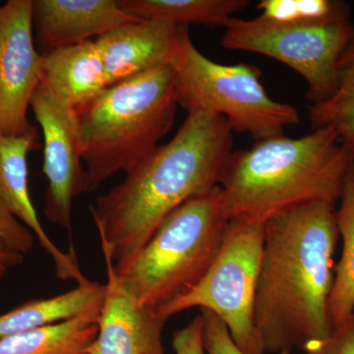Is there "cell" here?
Listing matches in <instances>:
<instances>
[{"instance_id":"20","label":"cell","mask_w":354,"mask_h":354,"mask_svg":"<svg viewBox=\"0 0 354 354\" xmlns=\"http://www.w3.org/2000/svg\"><path fill=\"white\" fill-rule=\"evenodd\" d=\"M339 81L335 94L323 104L309 108L313 130L329 127L342 143L354 148V32L339 60Z\"/></svg>"},{"instance_id":"28","label":"cell","mask_w":354,"mask_h":354,"mask_svg":"<svg viewBox=\"0 0 354 354\" xmlns=\"http://www.w3.org/2000/svg\"><path fill=\"white\" fill-rule=\"evenodd\" d=\"M353 314H354V312H353Z\"/></svg>"},{"instance_id":"23","label":"cell","mask_w":354,"mask_h":354,"mask_svg":"<svg viewBox=\"0 0 354 354\" xmlns=\"http://www.w3.org/2000/svg\"><path fill=\"white\" fill-rule=\"evenodd\" d=\"M304 351L306 354H354V314L335 326L325 339L309 342Z\"/></svg>"},{"instance_id":"25","label":"cell","mask_w":354,"mask_h":354,"mask_svg":"<svg viewBox=\"0 0 354 354\" xmlns=\"http://www.w3.org/2000/svg\"><path fill=\"white\" fill-rule=\"evenodd\" d=\"M172 348L176 354H206L203 339L201 314L195 317L183 329L174 332Z\"/></svg>"},{"instance_id":"19","label":"cell","mask_w":354,"mask_h":354,"mask_svg":"<svg viewBox=\"0 0 354 354\" xmlns=\"http://www.w3.org/2000/svg\"><path fill=\"white\" fill-rule=\"evenodd\" d=\"M339 204L335 216L342 248L329 298L333 329L354 312V164L346 176Z\"/></svg>"},{"instance_id":"24","label":"cell","mask_w":354,"mask_h":354,"mask_svg":"<svg viewBox=\"0 0 354 354\" xmlns=\"http://www.w3.org/2000/svg\"><path fill=\"white\" fill-rule=\"evenodd\" d=\"M0 237L13 250L23 255L32 250L34 234L17 218H14L0 202Z\"/></svg>"},{"instance_id":"6","label":"cell","mask_w":354,"mask_h":354,"mask_svg":"<svg viewBox=\"0 0 354 354\" xmlns=\"http://www.w3.org/2000/svg\"><path fill=\"white\" fill-rule=\"evenodd\" d=\"M169 64L176 78L177 104L188 113L221 116L232 131L246 133L255 141L285 134L286 127L300 122L295 106L268 95L257 67L213 62L194 46L188 27H178Z\"/></svg>"},{"instance_id":"5","label":"cell","mask_w":354,"mask_h":354,"mask_svg":"<svg viewBox=\"0 0 354 354\" xmlns=\"http://www.w3.org/2000/svg\"><path fill=\"white\" fill-rule=\"evenodd\" d=\"M230 218L220 186L187 200L118 272L140 304L158 310L189 293L220 252Z\"/></svg>"},{"instance_id":"13","label":"cell","mask_w":354,"mask_h":354,"mask_svg":"<svg viewBox=\"0 0 354 354\" xmlns=\"http://www.w3.org/2000/svg\"><path fill=\"white\" fill-rule=\"evenodd\" d=\"M38 134L0 136V202L7 211L31 230L39 245L50 256L55 274L62 281H73L78 286L90 283L84 276L73 250L64 252L44 230L32 205L28 184L27 157L38 148Z\"/></svg>"},{"instance_id":"10","label":"cell","mask_w":354,"mask_h":354,"mask_svg":"<svg viewBox=\"0 0 354 354\" xmlns=\"http://www.w3.org/2000/svg\"><path fill=\"white\" fill-rule=\"evenodd\" d=\"M41 60L32 0H9L0 6V136L38 134L27 114L41 83Z\"/></svg>"},{"instance_id":"15","label":"cell","mask_w":354,"mask_h":354,"mask_svg":"<svg viewBox=\"0 0 354 354\" xmlns=\"http://www.w3.org/2000/svg\"><path fill=\"white\" fill-rule=\"evenodd\" d=\"M41 55V83L74 109L94 99L109 87L95 41Z\"/></svg>"},{"instance_id":"8","label":"cell","mask_w":354,"mask_h":354,"mask_svg":"<svg viewBox=\"0 0 354 354\" xmlns=\"http://www.w3.org/2000/svg\"><path fill=\"white\" fill-rule=\"evenodd\" d=\"M354 32L351 20L321 24H279L253 18H234L221 44L230 50L249 51L278 60L307 84V100L323 104L339 81V60Z\"/></svg>"},{"instance_id":"11","label":"cell","mask_w":354,"mask_h":354,"mask_svg":"<svg viewBox=\"0 0 354 354\" xmlns=\"http://www.w3.org/2000/svg\"><path fill=\"white\" fill-rule=\"evenodd\" d=\"M108 281L100 311L99 330L87 354H165L162 333L167 320L140 304L104 255Z\"/></svg>"},{"instance_id":"22","label":"cell","mask_w":354,"mask_h":354,"mask_svg":"<svg viewBox=\"0 0 354 354\" xmlns=\"http://www.w3.org/2000/svg\"><path fill=\"white\" fill-rule=\"evenodd\" d=\"M203 318V339L207 354H244L232 339L227 326L212 312L200 310Z\"/></svg>"},{"instance_id":"1","label":"cell","mask_w":354,"mask_h":354,"mask_svg":"<svg viewBox=\"0 0 354 354\" xmlns=\"http://www.w3.org/2000/svg\"><path fill=\"white\" fill-rule=\"evenodd\" d=\"M225 118L188 113L174 138L127 172L124 180L91 207L102 255L118 272L136 259L160 223L191 198L220 186L232 153Z\"/></svg>"},{"instance_id":"3","label":"cell","mask_w":354,"mask_h":354,"mask_svg":"<svg viewBox=\"0 0 354 354\" xmlns=\"http://www.w3.org/2000/svg\"><path fill=\"white\" fill-rule=\"evenodd\" d=\"M354 164V148L329 127L285 134L232 152L220 183L230 220L266 223L312 204L337 206Z\"/></svg>"},{"instance_id":"7","label":"cell","mask_w":354,"mask_h":354,"mask_svg":"<svg viewBox=\"0 0 354 354\" xmlns=\"http://www.w3.org/2000/svg\"><path fill=\"white\" fill-rule=\"evenodd\" d=\"M265 223L230 220L220 252L204 278L184 297L157 310L165 320L199 307L227 326L244 354H265L254 323Z\"/></svg>"},{"instance_id":"26","label":"cell","mask_w":354,"mask_h":354,"mask_svg":"<svg viewBox=\"0 0 354 354\" xmlns=\"http://www.w3.org/2000/svg\"><path fill=\"white\" fill-rule=\"evenodd\" d=\"M23 261H24V255L13 250L0 237V268L9 269V268L22 264Z\"/></svg>"},{"instance_id":"21","label":"cell","mask_w":354,"mask_h":354,"mask_svg":"<svg viewBox=\"0 0 354 354\" xmlns=\"http://www.w3.org/2000/svg\"><path fill=\"white\" fill-rule=\"evenodd\" d=\"M258 18L279 24H321L351 20L348 3L339 0H263Z\"/></svg>"},{"instance_id":"16","label":"cell","mask_w":354,"mask_h":354,"mask_svg":"<svg viewBox=\"0 0 354 354\" xmlns=\"http://www.w3.org/2000/svg\"><path fill=\"white\" fill-rule=\"evenodd\" d=\"M104 285L90 281L64 295L26 302L0 315V339L71 320L101 309Z\"/></svg>"},{"instance_id":"18","label":"cell","mask_w":354,"mask_h":354,"mask_svg":"<svg viewBox=\"0 0 354 354\" xmlns=\"http://www.w3.org/2000/svg\"><path fill=\"white\" fill-rule=\"evenodd\" d=\"M100 311L1 337L0 354H87L99 330Z\"/></svg>"},{"instance_id":"27","label":"cell","mask_w":354,"mask_h":354,"mask_svg":"<svg viewBox=\"0 0 354 354\" xmlns=\"http://www.w3.org/2000/svg\"><path fill=\"white\" fill-rule=\"evenodd\" d=\"M7 270L8 269H6V268H0V279L3 278L4 274H6Z\"/></svg>"},{"instance_id":"2","label":"cell","mask_w":354,"mask_h":354,"mask_svg":"<svg viewBox=\"0 0 354 354\" xmlns=\"http://www.w3.org/2000/svg\"><path fill=\"white\" fill-rule=\"evenodd\" d=\"M337 206L312 204L265 223L254 323L266 353L290 354L332 333Z\"/></svg>"},{"instance_id":"17","label":"cell","mask_w":354,"mask_h":354,"mask_svg":"<svg viewBox=\"0 0 354 354\" xmlns=\"http://www.w3.org/2000/svg\"><path fill=\"white\" fill-rule=\"evenodd\" d=\"M123 10L139 21L174 27L204 25L225 29L246 0H118Z\"/></svg>"},{"instance_id":"12","label":"cell","mask_w":354,"mask_h":354,"mask_svg":"<svg viewBox=\"0 0 354 354\" xmlns=\"http://www.w3.org/2000/svg\"><path fill=\"white\" fill-rule=\"evenodd\" d=\"M137 21L118 0H32V27L41 55L92 41Z\"/></svg>"},{"instance_id":"4","label":"cell","mask_w":354,"mask_h":354,"mask_svg":"<svg viewBox=\"0 0 354 354\" xmlns=\"http://www.w3.org/2000/svg\"><path fill=\"white\" fill-rule=\"evenodd\" d=\"M177 106L174 71L165 64L109 86L76 108L88 193L152 153L174 125Z\"/></svg>"},{"instance_id":"14","label":"cell","mask_w":354,"mask_h":354,"mask_svg":"<svg viewBox=\"0 0 354 354\" xmlns=\"http://www.w3.org/2000/svg\"><path fill=\"white\" fill-rule=\"evenodd\" d=\"M177 32L174 26L137 21L95 39L108 85L171 64Z\"/></svg>"},{"instance_id":"9","label":"cell","mask_w":354,"mask_h":354,"mask_svg":"<svg viewBox=\"0 0 354 354\" xmlns=\"http://www.w3.org/2000/svg\"><path fill=\"white\" fill-rule=\"evenodd\" d=\"M30 106L44 136L43 171L48 180L44 216L70 230L73 199L88 193L75 109L41 83Z\"/></svg>"}]
</instances>
